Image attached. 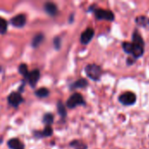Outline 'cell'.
<instances>
[{
  "label": "cell",
  "instance_id": "cell-1",
  "mask_svg": "<svg viewBox=\"0 0 149 149\" xmlns=\"http://www.w3.org/2000/svg\"><path fill=\"white\" fill-rule=\"evenodd\" d=\"M122 48L126 53L132 55L134 59L140 58L144 54L145 43L138 30H135L133 33V41L124 42L122 44Z\"/></svg>",
  "mask_w": 149,
  "mask_h": 149
},
{
  "label": "cell",
  "instance_id": "cell-2",
  "mask_svg": "<svg viewBox=\"0 0 149 149\" xmlns=\"http://www.w3.org/2000/svg\"><path fill=\"white\" fill-rule=\"evenodd\" d=\"M86 74L87 75L88 78L94 81L100 80L101 74H102V70L101 67L96 64H89L86 66L85 68Z\"/></svg>",
  "mask_w": 149,
  "mask_h": 149
},
{
  "label": "cell",
  "instance_id": "cell-3",
  "mask_svg": "<svg viewBox=\"0 0 149 149\" xmlns=\"http://www.w3.org/2000/svg\"><path fill=\"white\" fill-rule=\"evenodd\" d=\"M94 15L97 19L100 20H107V21H113L114 20V14L110 10H104V9H99L94 8L93 9Z\"/></svg>",
  "mask_w": 149,
  "mask_h": 149
},
{
  "label": "cell",
  "instance_id": "cell-4",
  "mask_svg": "<svg viewBox=\"0 0 149 149\" xmlns=\"http://www.w3.org/2000/svg\"><path fill=\"white\" fill-rule=\"evenodd\" d=\"M86 102L84 100L83 96L79 93H73L66 101V107L68 108H75L78 106H83L85 105Z\"/></svg>",
  "mask_w": 149,
  "mask_h": 149
},
{
  "label": "cell",
  "instance_id": "cell-5",
  "mask_svg": "<svg viewBox=\"0 0 149 149\" xmlns=\"http://www.w3.org/2000/svg\"><path fill=\"white\" fill-rule=\"evenodd\" d=\"M119 101L123 106H133L136 102V95L132 92H126L120 95Z\"/></svg>",
  "mask_w": 149,
  "mask_h": 149
},
{
  "label": "cell",
  "instance_id": "cell-6",
  "mask_svg": "<svg viewBox=\"0 0 149 149\" xmlns=\"http://www.w3.org/2000/svg\"><path fill=\"white\" fill-rule=\"evenodd\" d=\"M94 36V30L93 28H87L85 31L82 32L80 36V43L82 45H87L93 39Z\"/></svg>",
  "mask_w": 149,
  "mask_h": 149
},
{
  "label": "cell",
  "instance_id": "cell-7",
  "mask_svg": "<svg viewBox=\"0 0 149 149\" xmlns=\"http://www.w3.org/2000/svg\"><path fill=\"white\" fill-rule=\"evenodd\" d=\"M27 80L31 87H34L36 84L38 83V79H40V72L38 69H34L31 72H29V74L27 76Z\"/></svg>",
  "mask_w": 149,
  "mask_h": 149
},
{
  "label": "cell",
  "instance_id": "cell-8",
  "mask_svg": "<svg viewBox=\"0 0 149 149\" xmlns=\"http://www.w3.org/2000/svg\"><path fill=\"white\" fill-rule=\"evenodd\" d=\"M10 23L12 25L16 27H18V28L24 27L26 24V16L22 13L17 14V16H15L14 17L10 19Z\"/></svg>",
  "mask_w": 149,
  "mask_h": 149
},
{
  "label": "cell",
  "instance_id": "cell-9",
  "mask_svg": "<svg viewBox=\"0 0 149 149\" xmlns=\"http://www.w3.org/2000/svg\"><path fill=\"white\" fill-rule=\"evenodd\" d=\"M8 102L11 107H17L23 102V98L19 93H12L8 97Z\"/></svg>",
  "mask_w": 149,
  "mask_h": 149
},
{
  "label": "cell",
  "instance_id": "cell-10",
  "mask_svg": "<svg viewBox=\"0 0 149 149\" xmlns=\"http://www.w3.org/2000/svg\"><path fill=\"white\" fill-rule=\"evenodd\" d=\"M44 9L46 11V13L48 15L52 16V17L56 16L57 13H58V7L52 2H47V3H45V5H44Z\"/></svg>",
  "mask_w": 149,
  "mask_h": 149
},
{
  "label": "cell",
  "instance_id": "cell-11",
  "mask_svg": "<svg viewBox=\"0 0 149 149\" xmlns=\"http://www.w3.org/2000/svg\"><path fill=\"white\" fill-rule=\"evenodd\" d=\"M8 147L10 149H24V146L23 144L22 141H20L17 138H13V139H10L9 141H8Z\"/></svg>",
  "mask_w": 149,
  "mask_h": 149
},
{
  "label": "cell",
  "instance_id": "cell-12",
  "mask_svg": "<svg viewBox=\"0 0 149 149\" xmlns=\"http://www.w3.org/2000/svg\"><path fill=\"white\" fill-rule=\"evenodd\" d=\"M53 130L51 126H45L44 130L42 132H36L35 135L37 137H49L52 134Z\"/></svg>",
  "mask_w": 149,
  "mask_h": 149
},
{
  "label": "cell",
  "instance_id": "cell-13",
  "mask_svg": "<svg viewBox=\"0 0 149 149\" xmlns=\"http://www.w3.org/2000/svg\"><path fill=\"white\" fill-rule=\"evenodd\" d=\"M88 82L86 79H79L77 81H75L72 86L71 88L72 89H77V88H84L86 86H87Z\"/></svg>",
  "mask_w": 149,
  "mask_h": 149
},
{
  "label": "cell",
  "instance_id": "cell-14",
  "mask_svg": "<svg viewBox=\"0 0 149 149\" xmlns=\"http://www.w3.org/2000/svg\"><path fill=\"white\" fill-rule=\"evenodd\" d=\"M70 146L74 149H87V146L81 141L74 140L70 143Z\"/></svg>",
  "mask_w": 149,
  "mask_h": 149
},
{
  "label": "cell",
  "instance_id": "cell-15",
  "mask_svg": "<svg viewBox=\"0 0 149 149\" xmlns=\"http://www.w3.org/2000/svg\"><path fill=\"white\" fill-rule=\"evenodd\" d=\"M43 40H44V35L42 33H38V34L34 36L32 42H31V45L33 47H38L43 42Z\"/></svg>",
  "mask_w": 149,
  "mask_h": 149
},
{
  "label": "cell",
  "instance_id": "cell-16",
  "mask_svg": "<svg viewBox=\"0 0 149 149\" xmlns=\"http://www.w3.org/2000/svg\"><path fill=\"white\" fill-rule=\"evenodd\" d=\"M49 93H50L49 90H48L47 88H45V87L39 88V89H38V90L36 91V93H35L36 96L38 97V98H45V97H47V96L49 95Z\"/></svg>",
  "mask_w": 149,
  "mask_h": 149
},
{
  "label": "cell",
  "instance_id": "cell-17",
  "mask_svg": "<svg viewBox=\"0 0 149 149\" xmlns=\"http://www.w3.org/2000/svg\"><path fill=\"white\" fill-rule=\"evenodd\" d=\"M53 120H54V116L52 113H46L43 117V122L46 126H51L53 123Z\"/></svg>",
  "mask_w": 149,
  "mask_h": 149
},
{
  "label": "cell",
  "instance_id": "cell-18",
  "mask_svg": "<svg viewBox=\"0 0 149 149\" xmlns=\"http://www.w3.org/2000/svg\"><path fill=\"white\" fill-rule=\"evenodd\" d=\"M57 107H58V112L59 113V115L62 117V118H65L66 116V110H65V106L63 105V103L61 101H58V105H57Z\"/></svg>",
  "mask_w": 149,
  "mask_h": 149
},
{
  "label": "cell",
  "instance_id": "cell-19",
  "mask_svg": "<svg viewBox=\"0 0 149 149\" xmlns=\"http://www.w3.org/2000/svg\"><path fill=\"white\" fill-rule=\"evenodd\" d=\"M18 72H19L21 75H23V76H24V77L27 78V76H28V74H29V71H28L27 65H26L25 64H21V65H19V66H18Z\"/></svg>",
  "mask_w": 149,
  "mask_h": 149
},
{
  "label": "cell",
  "instance_id": "cell-20",
  "mask_svg": "<svg viewBox=\"0 0 149 149\" xmlns=\"http://www.w3.org/2000/svg\"><path fill=\"white\" fill-rule=\"evenodd\" d=\"M7 21L0 17V34H4L7 31Z\"/></svg>",
  "mask_w": 149,
  "mask_h": 149
},
{
  "label": "cell",
  "instance_id": "cell-21",
  "mask_svg": "<svg viewBox=\"0 0 149 149\" xmlns=\"http://www.w3.org/2000/svg\"><path fill=\"white\" fill-rule=\"evenodd\" d=\"M135 22L139 24V25H141V26H146L147 24L148 23V18L145 17V16H139L135 18Z\"/></svg>",
  "mask_w": 149,
  "mask_h": 149
},
{
  "label": "cell",
  "instance_id": "cell-22",
  "mask_svg": "<svg viewBox=\"0 0 149 149\" xmlns=\"http://www.w3.org/2000/svg\"><path fill=\"white\" fill-rule=\"evenodd\" d=\"M53 41H54V42H53L54 47H55L57 50H58V49L60 48V45H61V38H60L59 37H56V38H54Z\"/></svg>",
  "mask_w": 149,
  "mask_h": 149
},
{
  "label": "cell",
  "instance_id": "cell-23",
  "mask_svg": "<svg viewBox=\"0 0 149 149\" xmlns=\"http://www.w3.org/2000/svg\"><path fill=\"white\" fill-rule=\"evenodd\" d=\"M135 61H136V59H134L132 56H130V57H128L127 59V64L128 65H134V64L135 63Z\"/></svg>",
  "mask_w": 149,
  "mask_h": 149
},
{
  "label": "cell",
  "instance_id": "cell-24",
  "mask_svg": "<svg viewBox=\"0 0 149 149\" xmlns=\"http://www.w3.org/2000/svg\"><path fill=\"white\" fill-rule=\"evenodd\" d=\"M1 71H2V67L0 66V72H1Z\"/></svg>",
  "mask_w": 149,
  "mask_h": 149
},
{
  "label": "cell",
  "instance_id": "cell-25",
  "mask_svg": "<svg viewBox=\"0 0 149 149\" xmlns=\"http://www.w3.org/2000/svg\"><path fill=\"white\" fill-rule=\"evenodd\" d=\"M148 24H149V19H148Z\"/></svg>",
  "mask_w": 149,
  "mask_h": 149
}]
</instances>
